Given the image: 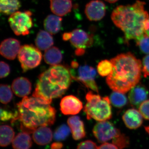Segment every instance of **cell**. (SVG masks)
<instances>
[{"label":"cell","instance_id":"obj_39","mask_svg":"<svg viewBox=\"0 0 149 149\" xmlns=\"http://www.w3.org/2000/svg\"><path fill=\"white\" fill-rule=\"evenodd\" d=\"M145 33L149 36V17L145 22Z\"/></svg>","mask_w":149,"mask_h":149},{"label":"cell","instance_id":"obj_13","mask_svg":"<svg viewBox=\"0 0 149 149\" xmlns=\"http://www.w3.org/2000/svg\"><path fill=\"white\" fill-rule=\"evenodd\" d=\"M20 48V43L18 40L14 38H8L1 43L0 53L4 57L13 60L16 58Z\"/></svg>","mask_w":149,"mask_h":149},{"label":"cell","instance_id":"obj_19","mask_svg":"<svg viewBox=\"0 0 149 149\" xmlns=\"http://www.w3.org/2000/svg\"><path fill=\"white\" fill-rule=\"evenodd\" d=\"M71 0H51L50 8L52 12L59 16H63L71 11Z\"/></svg>","mask_w":149,"mask_h":149},{"label":"cell","instance_id":"obj_8","mask_svg":"<svg viewBox=\"0 0 149 149\" xmlns=\"http://www.w3.org/2000/svg\"><path fill=\"white\" fill-rule=\"evenodd\" d=\"M32 15V13L28 10L16 11L11 15L9 23L15 35L25 36L29 34V30L33 27Z\"/></svg>","mask_w":149,"mask_h":149},{"label":"cell","instance_id":"obj_7","mask_svg":"<svg viewBox=\"0 0 149 149\" xmlns=\"http://www.w3.org/2000/svg\"><path fill=\"white\" fill-rule=\"evenodd\" d=\"M40 50L31 45L21 46L18 54V58L23 72L33 69L40 64L42 55Z\"/></svg>","mask_w":149,"mask_h":149},{"label":"cell","instance_id":"obj_24","mask_svg":"<svg viewBox=\"0 0 149 149\" xmlns=\"http://www.w3.org/2000/svg\"><path fill=\"white\" fill-rule=\"evenodd\" d=\"M13 128L8 125H2L0 128V145L2 147L8 146L12 143L15 138Z\"/></svg>","mask_w":149,"mask_h":149},{"label":"cell","instance_id":"obj_9","mask_svg":"<svg viewBox=\"0 0 149 149\" xmlns=\"http://www.w3.org/2000/svg\"><path fill=\"white\" fill-rule=\"evenodd\" d=\"M94 136L100 143H107L120 136L121 133L113 123L107 120L99 121L93 129Z\"/></svg>","mask_w":149,"mask_h":149},{"label":"cell","instance_id":"obj_15","mask_svg":"<svg viewBox=\"0 0 149 149\" xmlns=\"http://www.w3.org/2000/svg\"><path fill=\"white\" fill-rule=\"evenodd\" d=\"M140 112L134 109L127 110L123 114L122 119L126 127L130 129H136L141 127L143 119Z\"/></svg>","mask_w":149,"mask_h":149},{"label":"cell","instance_id":"obj_2","mask_svg":"<svg viewBox=\"0 0 149 149\" xmlns=\"http://www.w3.org/2000/svg\"><path fill=\"white\" fill-rule=\"evenodd\" d=\"M113 69L106 82L113 91L126 93L139 84L141 79L142 63L133 54L118 55L111 60Z\"/></svg>","mask_w":149,"mask_h":149},{"label":"cell","instance_id":"obj_16","mask_svg":"<svg viewBox=\"0 0 149 149\" xmlns=\"http://www.w3.org/2000/svg\"><path fill=\"white\" fill-rule=\"evenodd\" d=\"M12 89L17 96L24 97L29 95L31 93L32 84L26 77H17L13 82Z\"/></svg>","mask_w":149,"mask_h":149},{"label":"cell","instance_id":"obj_14","mask_svg":"<svg viewBox=\"0 0 149 149\" xmlns=\"http://www.w3.org/2000/svg\"><path fill=\"white\" fill-rule=\"evenodd\" d=\"M148 95L149 91L146 87L139 83L130 90L128 99L131 105L138 107L146 100Z\"/></svg>","mask_w":149,"mask_h":149},{"label":"cell","instance_id":"obj_26","mask_svg":"<svg viewBox=\"0 0 149 149\" xmlns=\"http://www.w3.org/2000/svg\"><path fill=\"white\" fill-rule=\"evenodd\" d=\"M110 100L113 106L120 108L125 106L127 103V99L123 93L114 92L111 94Z\"/></svg>","mask_w":149,"mask_h":149},{"label":"cell","instance_id":"obj_1","mask_svg":"<svg viewBox=\"0 0 149 149\" xmlns=\"http://www.w3.org/2000/svg\"><path fill=\"white\" fill-rule=\"evenodd\" d=\"M52 101L27 96L17 104L18 115L12 122L18 120L23 132L32 133L38 127L53 125L56 120V111L51 106Z\"/></svg>","mask_w":149,"mask_h":149},{"label":"cell","instance_id":"obj_3","mask_svg":"<svg viewBox=\"0 0 149 149\" xmlns=\"http://www.w3.org/2000/svg\"><path fill=\"white\" fill-rule=\"evenodd\" d=\"M145 5L137 1L132 5L119 6L113 11L112 20L124 33L127 42L136 41L145 34V22L149 17Z\"/></svg>","mask_w":149,"mask_h":149},{"label":"cell","instance_id":"obj_5","mask_svg":"<svg viewBox=\"0 0 149 149\" xmlns=\"http://www.w3.org/2000/svg\"><path fill=\"white\" fill-rule=\"evenodd\" d=\"M86 100L84 111L88 120L93 118L97 121H102L111 118V105L108 97H101L89 91L86 94Z\"/></svg>","mask_w":149,"mask_h":149},{"label":"cell","instance_id":"obj_34","mask_svg":"<svg viewBox=\"0 0 149 149\" xmlns=\"http://www.w3.org/2000/svg\"><path fill=\"white\" fill-rule=\"evenodd\" d=\"M95 143L93 141L87 140L81 142L77 146V149H98Z\"/></svg>","mask_w":149,"mask_h":149},{"label":"cell","instance_id":"obj_43","mask_svg":"<svg viewBox=\"0 0 149 149\" xmlns=\"http://www.w3.org/2000/svg\"><path fill=\"white\" fill-rule=\"evenodd\" d=\"M145 128L146 131L149 134V126L145 127Z\"/></svg>","mask_w":149,"mask_h":149},{"label":"cell","instance_id":"obj_33","mask_svg":"<svg viewBox=\"0 0 149 149\" xmlns=\"http://www.w3.org/2000/svg\"><path fill=\"white\" fill-rule=\"evenodd\" d=\"M139 111L145 119L149 120V100L145 101L140 105Z\"/></svg>","mask_w":149,"mask_h":149},{"label":"cell","instance_id":"obj_27","mask_svg":"<svg viewBox=\"0 0 149 149\" xmlns=\"http://www.w3.org/2000/svg\"><path fill=\"white\" fill-rule=\"evenodd\" d=\"M13 94L10 87L7 85L1 84L0 86V100L1 103L6 104L12 100Z\"/></svg>","mask_w":149,"mask_h":149},{"label":"cell","instance_id":"obj_17","mask_svg":"<svg viewBox=\"0 0 149 149\" xmlns=\"http://www.w3.org/2000/svg\"><path fill=\"white\" fill-rule=\"evenodd\" d=\"M67 123L71 130L73 139L78 141L85 138L86 136L85 125L79 116H74L69 117Z\"/></svg>","mask_w":149,"mask_h":149},{"label":"cell","instance_id":"obj_38","mask_svg":"<svg viewBox=\"0 0 149 149\" xmlns=\"http://www.w3.org/2000/svg\"><path fill=\"white\" fill-rule=\"evenodd\" d=\"M63 147V144L60 142H55L51 146L52 149H61Z\"/></svg>","mask_w":149,"mask_h":149},{"label":"cell","instance_id":"obj_30","mask_svg":"<svg viewBox=\"0 0 149 149\" xmlns=\"http://www.w3.org/2000/svg\"><path fill=\"white\" fill-rule=\"evenodd\" d=\"M137 46L142 52L144 54H149V36L144 34L139 39L136 40Z\"/></svg>","mask_w":149,"mask_h":149},{"label":"cell","instance_id":"obj_18","mask_svg":"<svg viewBox=\"0 0 149 149\" xmlns=\"http://www.w3.org/2000/svg\"><path fill=\"white\" fill-rule=\"evenodd\" d=\"M52 130L47 126L38 127L33 132L32 139L39 146H45L49 143L53 139Z\"/></svg>","mask_w":149,"mask_h":149},{"label":"cell","instance_id":"obj_4","mask_svg":"<svg viewBox=\"0 0 149 149\" xmlns=\"http://www.w3.org/2000/svg\"><path fill=\"white\" fill-rule=\"evenodd\" d=\"M72 78L66 67L58 64L52 65L39 75L32 96L52 102L53 99L64 95Z\"/></svg>","mask_w":149,"mask_h":149},{"label":"cell","instance_id":"obj_35","mask_svg":"<svg viewBox=\"0 0 149 149\" xmlns=\"http://www.w3.org/2000/svg\"><path fill=\"white\" fill-rule=\"evenodd\" d=\"M10 68L7 63L4 61L0 63V77L5 78L10 73Z\"/></svg>","mask_w":149,"mask_h":149},{"label":"cell","instance_id":"obj_29","mask_svg":"<svg viewBox=\"0 0 149 149\" xmlns=\"http://www.w3.org/2000/svg\"><path fill=\"white\" fill-rule=\"evenodd\" d=\"M112 63L111 61L104 60L100 62L97 66V70L100 75L102 77L108 76L113 69Z\"/></svg>","mask_w":149,"mask_h":149},{"label":"cell","instance_id":"obj_28","mask_svg":"<svg viewBox=\"0 0 149 149\" xmlns=\"http://www.w3.org/2000/svg\"><path fill=\"white\" fill-rule=\"evenodd\" d=\"M71 132L69 126L62 124L56 129L54 134V138L56 141H64L69 136Z\"/></svg>","mask_w":149,"mask_h":149},{"label":"cell","instance_id":"obj_22","mask_svg":"<svg viewBox=\"0 0 149 149\" xmlns=\"http://www.w3.org/2000/svg\"><path fill=\"white\" fill-rule=\"evenodd\" d=\"M32 140L29 133L22 132L18 133L13 139V149H30L32 146Z\"/></svg>","mask_w":149,"mask_h":149},{"label":"cell","instance_id":"obj_36","mask_svg":"<svg viewBox=\"0 0 149 149\" xmlns=\"http://www.w3.org/2000/svg\"><path fill=\"white\" fill-rule=\"evenodd\" d=\"M142 72L144 77L149 76V55L144 57L142 62Z\"/></svg>","mask_w":149,"mask_h":149},{"label":"cell","instance_id":"obj_21","mask_svg":"<svg viewBox=\"0 0 149 149\" xmlns=\"http://www.w3.org/2000/svg\"><path fill=\"white\" fill-rule=\"evenodd\" d=\"M62 18L57 15H50L44 22V27L51 35H55L59 32L61 27Z\"/></svg>","mask_w":149,"mask_h":149},{"label":"cell","instance_id":"obj_32","mask_svg":"<svg viewBox=\"0 0 149 149\" xmlns=\"http://www.w3.org/2000/svg\"><path fill=\"white\" fill-rule=\"evenodd\" d=\"M112 141L113 143L120 149L125 148L129 145V139L124 134H120V136L113 140Z\"/></svg>","mask_w":149,"mask_h":149},{"label":"cell","instance_id":"obj_41","mask_svg":"<svg viewBox=\"0 0 149 149\" xmlns=\"http://www.w3.org/2000/svg\"><path fill=\"white\" fill-rule=\"evenodd\" d=\"M75 53L76 55H77V56H82L85 53V49H77L75 51Z\"/></svg>","mask_w":149,"mask_h":149},{"label":"cell","instance_id":"obj_23","mask_svg":"<svg viewBox=\"0 0 149 149\" xmlns=\"http://www.w3.org/2000/svg\"><path fill=\"white\" fill-rule=\"evenodd\" d=\"M44 58L47 64L54 65H58L61 62L63 56L58 48L52 47L45 50Z\"/></svg>","mask_w":149,"mask_h":149},{"label":"cell","instance_id":"obj_12","mask_svg":"<svg viewBox=\"0 0 149 149\" xmlns=\"http://www.w3.org/2000/svg\"><path fill=\"white\" fill-rule=\"evenodd\" d=\"M71 32L70 41L72 46L77 49H85L93 46V35L81 29H75Z\"/></svg>","mask_w":149,"mask_h":149},{"label":"cell","instance_id":"obj_42","mask_svg":"<svg viewBox=\"0 0 149 149\" xmlns=\"http://www.w3.org/2000/svg\"><path fill=\"white\" fill-rule=\"evenodd\" d=\"M106 1L110 3H114L117 2L118 0H105Z\"/></svg>","mask_w":149,"mask_h":149},{"label":"cell","instance_id":"obj_25","mask_svg":"<svg viewBox=\"0 0 149 149\" xmlns=\"http://www.w3.org/2000/svg\"><path fill=\"white\" fill-rule=\"evenodd\" d=\"M19 0H0L1 12L6 15L14 13L20 7Z\"/></svg>","mask_w":149,"mask_h":149},{"label":"cell","instance_id":"obj_11","mask_svg":"<svg viewBox=\"0 0 149 149\" xmlns=\"http://www.w3.org/2000/svg\"><path fill=\"white\" fill-rule=\"evenodd\" d=\"M83 108L82 102L73 95L65 96L62 99L61 101V111L65 115L78 114Z\"/></svg>","mask_w":149,"mask_h":149},{"label":"cell","instance_id":"obj_40","mask_svg":"<svg viewBox=\"0 0 149 149\" xmlns=\"http://www.w3.org/2000/svg\"><path fill=\"white\" fill-rule=\"evenodd\" d=\"M71 37V32H66L63 35V39L64 41H68L70 40Z\"/></svg>","mask_w":149,"mask_h":149},{"label":"cell","instance_id":"obj_6","mask_svg":"<svg viewBox=\"0 0 149 149\" xmlns=\"http://www.w3.org/2000/svg\"><path fill=\"white\" fill-rule=\"evenodd\" d=\"M71 67L70 72L72 79L83 83L87 88L99 93L98 88L95 80L97 72L94 68L87 65L79 66L77 62L74 61L71 62Z\"/></svg>","mask_w":149,"mask_h":149},{"label":"cell","instance_id":"obj_10","mask_svg":"<svg viewBox=\"0 0 149 149\" xmlns=\"http://www.w3.org/2000/svg\"><path fill=\"white\" fill-rule=\"evenodd\" d=\"M106 7L102 1L94 0L86 5L85 12L87 18L91 21L101 20L105 15Z\"/></svg>","mask_w":149,"mask_h":149},{"label":"cell","instance_id":"obj_31","mask_svg":"<svg viewBox=\"0 0 149 149\" xmlns=\"http://www.w3.org/2000/svg\"><path fill=\"white\" fill-rule=\"evenodd\" d=\"M17 111L14 113L10 110L1 107V119L2 121H8L10 119L14 120L17 117Z\"/></svg>","mask_w":149,"mask_h":149},{"label":"cell","instance_id":"obj_37","mask_svg":"<svg viewBox=\"0 0 149 149\" xmlns=\"http://www.w3.org/2000/svg\"><path fill=\"white\" fill-rule=\"evenodd\" d=\"M98 149H119L116 145L113 143H103L98 147Z\"/></svg>","mask_w":149,"mask_h":149},{"label":"cell","instance_id":"obj_20","mask_svg":"<svg viewBox=\"0 0 149 149\" xmlns=\"http://www.w3.org/2000/svg\"><path fill=\"white\" fill-rule=\"evenodd\" d=\"M35 42L39 49L46 50L53 45L54 39L49 32L41 30L37 34Z\"/></svg>","mask_w":149,"mask_h":149}]
</instances>
